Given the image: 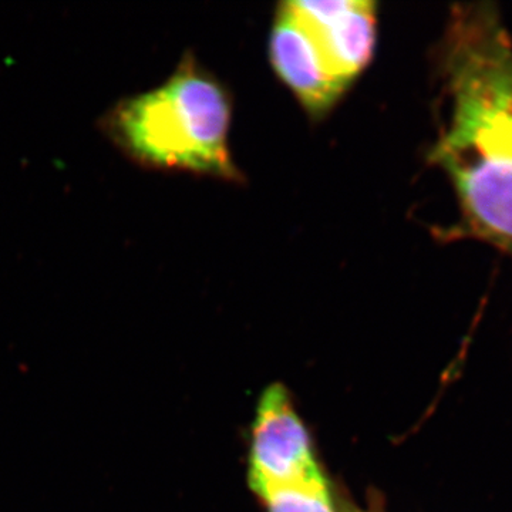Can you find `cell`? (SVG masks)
I'll return each instance as SVG.
<instances>
[{
  "mask_svg": "<svg viewBox=\"0 0 512 512\" xmlns=\"http://www.w3.org/2000/svg\"><path fill=\"white\" fill-rule=\"evenodd\" d=\"M269 512H338L325 477L254 488Z\"/></svg>",
  "mask_w": 512,
  "mask_h": 512,
  "instance_id": "cell-6",
  "label": "cell"
},
{
  "mask_svg": "<svg viewBox=\"0 0 512 512\" xmlns=\"http://www.w3.org/2000/svg\"><path fill=\"white\" fill-rule=\"evenodd\" d=\"M249 467L252 490L261 485L302 483L323 476L313 457L308 431L279 384L268 387L259 400Z\"/></svg>",
  "mask_w": 512,
  "mask_h": 512,
  "instance_id": "cell-3",
  "label": "cell"
},
{
  "mask_svg": "<svg viewBox=\"0 0 512 512\" xmlns=\"http://www.w3.org/2000/svg\"><path fill=\"white\" fill-rule=\"evenodd\" d=\"M315 40L329 72L346 89L372 62L377 43L376 3L369 0L285 2Z\"/></svg>",
  "mask_w": 512,
  "mask_h": 512,
  "instance_id": "cell-4",
  "label": "cell"
},
{
  "mask_svg": "<svg viewBox=\"0 0 512 512\" xmlns=\"http://www.w3.org/2000/svg\"><path fill=\"white\" fill-rule=\"evenodd\" d=\"M339 512H367V511L360 510V508L357 507V505L348 503V501H343V503H342V501H340V511Z\"/></svg>",
  "mask_w": 512,
  "mask_h": 512,
  "instance_id": "cell-7",
  "label": "cell"
},
{
  "mask_svg": "<svg viewBox=\"0 0 512 512\" xmlns=\"http://www.w3.org/2000/svg\"><path fill=\"white\" fill-rule=\"evenodd\" d=\"M439 57L447 114L429 160L456 195L451 237L512 258V36L495 5H457Z\"/></svg>",
  "mask_w": 512,
  "mask_h": 512,
  "instance_id": "cell-1",
  "label": "cell"
},
{
  "mask_svg": "<svg viewBox=\"0 0 512 512\" xmlns=\"http://www.w3.org/2000/svg\"><path fill=\"white\" fill-rule=\"evenodd\" d=\"M231 100L222 84L185 57L156 89L121 101L107 117L111 137L138 163L241 180L229 150Z\"/></svg>",
  "mask_w": 512,
  "mask_h": 512,
  "instance_id": "cell-2",
  "label": "cell"
},
{
  "mask_svg": "<svg viewBox=\"0 0 512 512\" xmlns=\"http://www.w3.org/2000/svg\"><path fill=\"white\" fill-rule=\"evenodd\" d=\"M268 49L276 76L312 119L325 117L348 92L329 72L315 40L285 3L276 10Z\"/></svg>",
  "mask_w": 512,
  "mask_h": 512,
  "instance_id": "cell-5",
  "label": "cell"
}]
</instances>
